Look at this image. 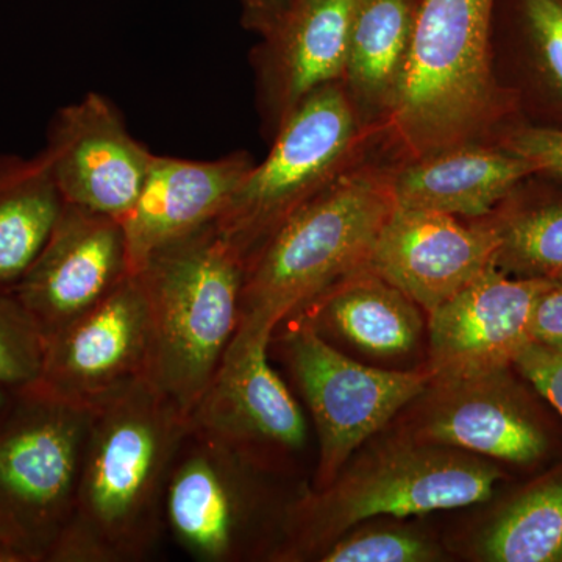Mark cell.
Returning <instances> with one entry per match:
<instances>
[{
  "label": "cell",
  "instance_id": "cell-21",
  "mask_svg": "<svg viewBox=\"0 0 562 562\" xmlns=\"http://www.w3.org/2000/svg\"><path fill=\"white\" fill-rule=\"evenodd\" d=\"M294 316H302L314 328H331L358 349L379 357L408 353L424 327L419 305L368 269Z\"/></svg>",
  "mask_w": 562,
  "mask_h": 562
},
{
  "label": "cell",
  "instance_id": "cell-20",
  "mask_svg": "<svg viewBox=\"0 0 562 562\" xmlns=\"http://www.w3.org/2000/svg\"><path fill=\"white\" fill-rule=\"evenodd\" d=\"M420 0H358L342 83L366 124L382 131L412 43Z\"/></svg>",
  "mask_w": 562,
  "mask_h": 562
},
{
  "label": "cell",
  "instance_id": "cell-12",
  "mask_svg": "<svg viewBox=\"0 0 562 562\" xmlns=\"http://www.w3.org/2000/svg\"><path fill=\"white\" fill-rule=\"evenodd\" d=\"M41 154L65 203L121 222L135 205L155 155L133 138L121 111L99 92L55 114Z\"/></svg>",
  "mask_w": 562,
  "mask_h": 562
},
{
  "label": "cell",
  "instance_id": "cell-13",
  "mask_svg": "<svg viewBox=\"0 0 562 562\" xmlns=\"http://www.w3.org/2000/svg\"><path fill=\"white\" fill-rule=\"evenodd\" d=\"M132 273L122 222L65 203L13 292L47 338L90 312Z\"/></svg>",
  "mask_w": 562,
  "mask_h": 562
},
{
  "label": "cell",
  "instance_id": "cell-11",
  "mask_svg": "<svg viewBox=\"0 0 562 562\" xmlns=\"http://www.w3.org/2000/svg\"><path fill=\"white\" fill-rule=\"evenodd\" d=\"M269 346L266 339H233L188 419L228 449L277 469L305 447L308 427L269 362Z\"/></svg>",
  "mask_w": 562,
  "mask_h": 562
},
{
  "label": "cell",
  "instance_id": "cell-17",
  "mask_svg": "<svg viewBox=\"0 0 562 562\" xmlns=\"http://www.w3.org/2000/svg\"><path fill=\"white\" fill-rule=\"evenodd\" d=\"M254 165L246 151L216 160L154 155L138 199L122 221L132 272L154 251L220 220Z\"/></svg>",
  "mask_w": 562,
  "mask_h": 562
},
{
  "label": "cell",
  "instance_id": "cell-26",
  "mask_svg": "<svg viewBox=\"0 0 562 562\" xmlns=\"http://www.w3.org/2000/svg\"><path fill=\"white\" fill-rule=\"evenodd\" d=\"M438 547L412 530H380L344 535L325 547L317 560L324 562H425L438 560Z\"/></svg>",
  "mask_w": 562,
  "mask_h": 562
},
{
  "label": "cell",
  "instance_id": "cell-27",
  "mask_svg": "<svg viewBox=\"0 0 562 562\" xmlns=\"http://www.w3.org/2000/svg\"><path fill=\"white\" fill-rule=\"evenodd\" d=\"M522 13L539 69L562 98V0H522Z\"/></svg>",
  "mask_w": 562,
  "mask_h": 562
},
{
  "label": "cell",
  "instance_id": "cell-24",
  "mask_svg": "<svg viewBox=\"0 0 562 562\" xmlns=\"http://www.w3.org/2000/svg\"><path fill=\"white\" fill-rule=\"evenodd\" d=\"M495 225V268L520 279L562 280V201L517 211Z\"/></svg>",
  "mask_w": 562,
  "mask_h": 562
},
{
  "label": "cell",
  "instance_id": "cell-1",
  "mask_svg": "<svg viewBox=\"0 0 562 562\" xmlns=\"http://www.w3.org/2000/svg\"><path fill=\"white\" fill-rule=\"evenodd\" d=\"M187 414L140 379L92 408L72 514L47 562L149 560Z\"/></svg>",
  "mask_w": 562,
  "mask_h": 562
},
{
  "label": "cell",
  "instance_id": "cell-31",
  "mask_svg": "<svg viewBox=\"0 0 562 562\" xmlns=\"http://www.w3.org/2000/svg\"><path fill=\"white\" fill-rule=\"evenodd\" d=\"M244 25L265 36L280 21L291 0H241Z\"/></svg>",
  "mask_w": 562,
  "mask_h": 562
},
{
  "label": "cell",
  "instance_id": "cell-7",
  "mask_svg": "<svg viewBox=\"0 0 562 562\" xmlns=\"http://www.w3.org/2000/svg\"><path fill=\"white\" fill-rule=\"evenodd\" d=\"M92 408L29 384L0 408V530L47 562L72 514Z\"/></svg>",
  "mask_w": 562,
  "mask_h": 562
},
{
  "label": "cell",
  "instance_id": "cell-28",
  "mask_svg": "<svg viewBox=\"0 0 562 562\" xmlns=\"http://www.w3.org/2000/svg\"><path fill=\"white\" fill-rule=\"evenodd\" d=\"M514 364L562 416V346L531 341Z\"/></svg>",
  "mask_w": 562,
  "mask_h": 562
},
{
  "label": "cell",
  "instance_id": "cell-4",
  "mask_svg": "<svg viewBox=\"0 0 562 562\" xmlns=\"http://www.w3.org/2000/svg\"><path fill=\"white\" fill-rule=\"evenodd\" d=\"M150 314L147 380L190 416L238 330L246 262L211 224L136 272Z\"/></svg>",
  "mask_w": 562,
  "mask_h": 562
},
{
  "label": "cell",
  "instance_id": "cell-5",
  "mask_svg": "<svg viewBox=\"0 0 562 562\" xmlns=\"http://www.w3.org/2000/svg\"><path fill=\"white\" fill-rule=\"evenodd\" d=\"M498 476L490 462L450 447L419 442L382 450L324 490L303 492L279 561L312 560L373 517L419 516L486 502Z\"/></svg>",
  "mask_w": 562,
  "mask_h": 562
},
{
  "label": "cell",
  "instance_id": "cell-10",
  "mask_svg": "<svg viewBox=\"0 0 562 562\" xmlns=\"http://www.w3.org/2000/svg\"><path fill=\"white\" fill-rule=\"evenodd\" d=\"M150 314L139 277L132 273L90 312L44 338L41 387L94 408L147 379Z\"/></svg>",
  "mask_w": 562,
  "mask_h": 562
},
{
  "label": "cell",
  "instance_id": "cell-16",
  "mask_svg": "<svg viewBox=\"0 0 562 562\" xmlns=\"http://www.w3.org/2000/svg\"><path fill=\"white\" fill-rule=\"evenodd\" d=\"M358 0H291L255 52L262 116L272 136L313 92L342 81Z\"/></svg>",
  "mask_w": 562,
  "mask_h": 562
},
{
  "label": "cell",
  "instance_id": "cell-19",
  "mask_svg": "<svg viewBox=\"0 0 562 562\" xmlns=\"http://www.w3.org/2000/svg\"><path fill=\"white\" fill-rule=\"evenodd\" d=\"M536 173L530 161L502 144L476 143L397 162L395 205L480 220Z\"/></svg>",
  "mask_w": 562,
  "mask_h": 562
},
{
  "label": "cell",
  "instance_id": "cell-25",
  "mask_svg": "<svg viewBox=\"0 0 562 562\" xmlns=\"http://www.w3.org/2000/svg\"><path fill=\"white\" fill-rule=\"evenodd\" d=\"M44 336L13 290H0V386L20 390L38 382Z\"/></svg>",
  "mask_w": 562,
  "mask_h": 562
},
{
  "label": "cell",
  "instance_id": "cell-6",
  "mask_svg": "<svg viewBox=\"0 0 562 562\" xmlns=\"http://www.w3.org/2000/svg\"><path fill=\"white\" fill-rule=\"evenodd\" d=\"M376 136L342 81L313 92L273 133L268 157L254 165L214 222L217 232L247 265L294 211L362 160Z\"/></svg>",
  "mask_w": 562,
  "mask_h": 562
},
{
  "label": "cell",
  "instance_id": "cell-8",
  "mask_svg": "<svg viewBox=\"0 0 562 562\" xmlns=\"http://www.w3.org/2000/svg\"><path fill=\"white\" fill-rule=\"evenodd\" d=\"M269 471L190 425L166 486L165 532L194 561H279L295 503H266Z\"/></svg>",
  "mask_w": 562,
  "mask_h": 562
},
{
  "label": "cell",
  "instance_id": "cell-2",
  "mask_svg": "<svg viewBox=\"0 0 562 562\" xmlns=\"http://www.w3.org/2000/svg\"><path fill=\"white\" fill-rule=\"evenodd\" d=\"M395 166L360 160L294 211L250 261L233 339H266L344 280L368 269L395 209Z\"/></svg>",
  "mask_w": 562,
  "mask_h": 562
},
{
  "label": "cell",
  "instance_id": "cell-9",
  "mask_svg": "<svg viewBox=\"0 0 562 562\" xmlns=\"http://www.w3.org/2000/svg\"><path fill=\"white\" fill-rule=\"evenodd\" d=\"M281 344L319 438L314 491L341 473L361 443L382 430L403 406L424 394L435 375L425 371H382L350 360L302 316Z\"/></svg>",
  "mask_w": 562,
  "mask_h": 562
},
{
  "label": "cell",
  "instance_id": "cell-29",
  "mask_svg": "<svg viewBox=\"0 0 562 562\" xmlns=\"http://www.w3.org/2000/svg\"><path fill=\"white\" fill-rule=\"evenodd\" d=\"M503 147L531 162L536 173L562 179V131L547 127L520 128L501 140Z\"/></svg>",
  "mask_w": 562,
  "mask_h": 562
},
{
  "label": "cell",
  "instance_id": "cell-18",
  "mask_svg": "<svg viewBox=\"0 0 562 562\" xmlns=\"http://www.w3.org/2000/svg\"><path fill=\"white\" fill-rule=\"evenodd\" d=\"M506 379V371L432 383L436 392L417 441L516 464L539 460L547 441Z\"/></svg>",
  "mask_w": 562,
  "mask_h": 562
},
{
  "label": "cell",
  "instance_id": "cell-32",
  "mask_svg": "<svg viewBox=\"0 0 562 562\" xmlns=\"http://www.w3.org/2000/svg\"><path fill=\"white\" fill-rule=\"evenodd\" d=\"M0 562H29V557L0 530Z\"/></svg>",
  "mask_w": 562,
  "mask_h": 562
},
{
  "label": "cell",
  "instance_id": "cell-30",
  "mask_svg": "<svg viewBox=\"0 0 562 562\" xmlns=\"http://www.w3.org/2000/svg\"><path fill=\"white\" fill-rule=\"evenodd\" d=\"M530 336L531 341L562 346V280L550 281L536 303Z\"/></svg>",
  "mask_w": 562,
  "mask_h": 562
},
{
  "label": "cell",
  "instance_id": "cell-33",
  "mask_svg": "<svg viewBox=\"0 0 562 562\" xmlns=\"http://www.w3.org/2000/svg\"><path fill=\"white\" fill-rule=\"evenodd\" d=\"M13 390H7V387L0 386V408L5 405V402L9 401L10 392Z\"/></svg>",
  "mask_w": 562,
  "mask_h": 562
},
{
  "label": "cell",
  "instance_id": "cell-23",
  "mask_svg": "<svg viewBox=\"0 0 562 562\" xmlns=\"http://www.w3.org/2000/svg\"><path fill=\"white\" fill-rule=\"evenodd\" d=\"M476 553L491 562H562V479L536 484L503 509Z\"/></svg>",
  "mask_w": 562,
  "mask_h": 562
},
{
  "label": "cell",
  "instance_id": "cell-22",
  "mask_svg": "<svg viewBox=\"0 0 562 562\" xmlns=\"http://www.w3.org/2000/svg\"><path fill=\"white\" fill-rule=\"evenodd\" d=\"M63 206L43 154H0V290H13L29 271Z\"/></svg>",
  "mask_w": 562,
  "mask_h": 562
},
{
  "label": "cell",
  "instance_id": "cell-3",
  "mask_svg": "<svg viewBox=\"0 0 562 562\" xmlns=\"http://www.w3.org/2000/svg\"><path fill=\"white\" fill-rule=\"evenodd\" d=\"M497 0H420L380 136L398 162L486 143L509 105L494 69Z\"/></svg>",
  "mask_w": 562,
  "mask_h": 562
},
{
  "label": "cell",
  "instance_id": "cell-14",
  "mask_svg": "<svg viewBox=\"0 0 562 562\" xmlns=\"http://www.w3.org/2000/svg\"><path fill=\"white\" fill-rule=\"evenodd\" d=\"M550 280L509 279L490 266L430 314L432 383L506 371L531 342L536 303Z\"/></svg>",
  "mask_w": 562,
  "mask_h": 562
},
{
  "label": "cell",
  "instance_id": "cell-15",
  "mask_svg": "<svg viewBox=\"0 0 562 562\" xmlns=\"http://www.w3.org/2000/svg\"><path fill=\"white\" fill-rule=\"evenodd\" d=\"M498 246L495 222L462 224L450 214L395 205L368 271L431 314L494 265Z\"/></svg>",
  "mask_w": 562,
  "mask_h": 562
}]
</instances>
